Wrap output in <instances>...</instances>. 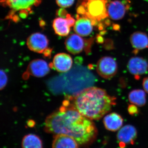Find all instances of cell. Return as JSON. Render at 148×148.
I'll return each mask as SVG.
<instances>
[{
    "label": "cell",
    "instance_id": "obj_1",
    "mask_svg": "<svg viewBox=\"0 0 148 148\" xmlns=\"http://www.w3.org/2000/svg\"><path fill=\"white\" fill-rule=\"evenodd\" d=\"M44 130L54 135L71 136L83 147L91 145L98 134V129L92 120L83 115L66 102L59 110L47 116Z\"/></svg>",
    "mask_w": 148,
    "mask_h": 148
},
{
    "label": "cell",
    "instance_id": "obj_2",
    "mask_svg": "<svg viewBox=\"0 0 148 148\" xmlns=\"http://www.w3.org/2000/svg\"><path fill=\"white\" fill-rule=\"evenodd\" d=\"M116 100L104 89L90 87L82 90L70 101H66L84 116L92 120H98L111 110L116 104Z\"/></svg>",
    "mask_w": 148,
    "mask_h": 148
},
{
    "label": "cell",
    "instance_id": "obj_3",
    "mask_svg": "<svg viewBox=\"0 0 148 148\" xmlns=\"http://www.w3.org/2000/svg\"><path fill=\"white\" fill-rule=\"evenodd\" d=\"M107 0H85L79 7L77 12L95 21H99L108 16Z\"/></svg>",
    "mask_w": 148,
    "mask_h": 148
},
{
    "label": "cell",
    "instance_id": "obj_4",
    "mask_svg": "<svg viewBox=\"0 0 148 148\" xmlns=\"http://www.w3.org/2000/svg\"><path fill=\"white\" fill-rule=\"evenodd\" d=\"M96 71L98 75L106 79H112L118 71L116 61L111 56H106L99 59L96 65Z\"/></svg>",
    "mask_w": 148,
    "mask_h": 148
},
{
    "label": "cell",
    "instance_id": "obj_5",
    "mask_svg": "<svg viewBox=\"0 0 148 148\" xmlns=\"http://www.w3.org/2000/svg\"><path fill=\"white\" fill-rule=\"evenodd\" d=\"M4 6L8 7L12 10L22 12L23 16H27L29 11L34 7L37 6L40 3L41 0H1Z\"/></svg>",
    "mask_w": 148,
    "mask_h": 148
},
{
    "label": "cell",
    "instance_id": "obj_6",
    "mask_svg": "<svg viewBox=\"0 0 148 148\" xmlns=\"http://www.w3.org/2000/svg\"><path fill=\"white\" fill-rule=\"evenodd\" d=\"M27 45L30 50L41 53L47 50L49 40L44 35L41 33H35L28 38Z\"/></svg>",
    "mask_w": 148,
    "mask_h": 148
},
{
    "label": "cell",
    "instance_id": "obj_7",
    "mask_svg": "<svg viewBox=\"0 0 148 148\" xmlns=\"http://www.w3.org/2000/svg\"><path fill=\"white\" fill-rule=\"evenodd\" d=\"M137 130L131 125L122 127L117 134L116 138L121 147H124L129 145H133L137 137Z\"/></svg>",
    "mask_w": 148,
    "mask_h": 148
},
{
    "label": "cell",
    "instance_id": "obj_8",
    "mask_svg": "<svg viewBox=\"0 0 148 148\" xmlns=\"http://www.w3.org/2000/svg\"><path fill=\"white\" fill-rule=\"evenodd\" d=\"M75 19L70 14L65 17L56 18L53 22V29L56 34L61 36H66L69 35L71 27L75 25Z\"/></svg>",
    "mask_w": 148,
    "mask_h": 148
},
{
    "label": "cell",
    "instance_id": "obj_9",
    "mask_svg": "<svg viewBox=\"0 0 148 148\" xmlns=\"http://www.w3.org/2000/svg\"><path fill=\"white\" fill-rule=\"evenodd\" d=\"M96 22L83 15L79 16L74 26V31L81 36H88L92 33L93 26Z\"/></svg>",
    "mask_w": 148,
    "mask_h": 148
},
{
    "label": "cell",
    "instance_id": "obj_10",
    "mask_svg": "<svg viewBox=\"0 0 148 148\" xmlns=\"http://www.w3.org/2000/svg\"><path fill=\"white\" fill-rule=\"evenodd\" d=\"M49 71L50 69L47 62L41 59H35L31 61L27 69L28 73L37 77L45 76Z\"/></svg>",
    "mask_w": 148,
    "mask_h": 148
},
{
    "label": "cell",
    "instance_id": "obj_11",
    "mask_svg": "<svg viewBox=\"0 0 148 148\" xmlns=\"http://www.w3.org/2000/svg\"><path fill=\"white\" fill-rule=\"evenodd\" d=\"M127 69L130 73L135 76H140L147 73L148 64L145 59L140 57H132L128 61Z\"/></svg>",
    "mask_w": 148,
    "mask_h": 148
},
{
    "label": "cell",
    "instance_id": "obj_12",
    "mask_svg": "<svg viewBox=\"0 0 148 148\" xmlns=\"http://www.w3.org/2000/svg\"><path fill=\"white\" fill-rule=\"evenodd\" d=\"M66 49L73 54H78L85 48L86 43L82 36L77 34L70 35L65 42Z\"/></svg>",
    "mask_w": 148,
    "mask_h": 148
},
{
    "label": "cell",
    "instance_id": "obj_13",
    "mask_svg": "<svg viewBox=\"0 0 148 148\" xmlns=\"http://www.w3.org/2000/svg\"><path fill=\"white\" fill-rule=\"evenodd\" d=\"M128 7L121 1L116 0L107 5L108 16L114 20H120L124 17Z\"/></svg>",
    "mask_w": 148,
    "mask_h": 148
},
{
    "label": "cell",
    "instance_id": "obj_14",
    "mask_svg": "<svg viewBox=\"0 0 148 148\" xmlns=\"http://www.w3.org/2000/svg\"><path fill=\"white\" fill-rule=\"evenodd\" d=\"M73 59L69 54L58 53L53 58V64L54 69L60 73H66L69 71L73 65Z\"/></svg>",
    "mask_w": 148,
    "mask_h": 148
},
{
    "label": "cell",
    "instance_id": "obj_15",
    "mask_svg": "<svg viewBox=\"0 0 148 148\" xmlns=\"http://www.w3.org/2000/svg\"><path fill=\"white\" fill-rule=\"evenodd\" d=\"M78 143L73 138L64 134H56L53 136L52 148H79Z\"/></svg>",
    "mask_w": 148,
    "mask_h": 148
},
{
    "label": "cell",
    "instance_id": "obj_16",
    "mask_svg": "<svg viewBox=\"0 0 148 148\" xmlns=\"http://www.w3.org/2000/svg\"><path fill=\"white\" fill-rule=\"evenodd\" d=\"M103 122L106 129L109 131L115 132L119 130L122 126L123 119L119 114L112 112L104 117Z\"/></svg>",
    "mask_w": 148,
    "mask_h": 148
},
{
    "label": "cell",
    "instance_id": "obj_17",
    "mask_svg": "<svg viewBox=\"0 0 148 148\" xmlns=\"http://www.w3.org/2000/svg\"><path fill=\"white\" fill-rule=\"evenodd\" d=\"M130 41L135 50H142L148 48V37L143 32H138L132 34Z\"/></svg>",
    "mask_w": 148,
    "mask_h": 148
},
{
    "label": "cell",
    "instance_id": "obj_18",
    "mask_svg": "<svg viewBox=\"0 0 148 148\" xmlns=\"http://www.w3.org/2000/svg\"><path fill=\"white\" fill-rule=\"evenodd\" d=\"M145 91L141 89H135L132 90L128 94V99L131 104L138 107L145 106L147 103Z\"/></svg>",
    "mask_w": 148,
    "mask_h": 148
},
{
    "label": "cell",
    "instance_id": "obj_19",
    "mask_svg": "<svg viewBox=\"0 0 148 148\" xmlns=\"http://www.w3.org/2000/svg\"><path fill=\"white\" fill-rule=\"evenodd\" d=\"M42 142L38 135L29 134L25 135L21 142L22 148H43Z\"/></svg>",
    "mask_w": 148,
    "mask_h": 148
},
{
    "label": "cell",
    "instance_id": "obj_20",
    "mask_svg": "<svg viewBox=\"0 0 148 148\" xmlns=\"http://www.w3.org/2000/svg\"><path fill=\"white\" fill-rule=\"evenodd\" d=\"M75 0H56L57 5L62 8H67L73 5Z\"/></svg>",
    "mask_w": 148,
    "mask_h": 148
},
{
    "label": "cell",
    "instance_id": "obj_21",
    "mask_svg": "<svg viewBox=\"0 0 148 148\" xmlns=\"http://www.w3.org/2000/svg\"><path fill=\"white\" fill-rule=\"evenodd\" d=\"M8 76L4 71L1 70V89L2 90L5 87L8 82Z\"/></svg>",
    "mask_w": 148,
    "mask_h": 148
},
{
    "label": "cell",
    "instance_id": "obj_22",
    "mask_svg": "<svg viewBox=\"0 0 148 148\" xmlns=\"http://www.w3.org/2000/svg\"><path fill=\"white\" fill-rule=\"evenodd\" d=\"M128 113L131 115H134L138 113V109L137 106L133 104H131L128 106Z\"/></svg>",
    "mask_w": 148,
    "mask_h": 148
},
{
    "label": "cell",
    "instance_id": "obj_23",
    "mask_svg": "<svg viewBox=\"0 0 148 148\" xmlns=\"http://www.w3.org/2000/svg\"><path fill=\"white\" fill-rule=\"evenodd\" d=\"M143 86L145 91L148 93V77L143 79Z\"/></svg>",
    "mask_w": 148,
    "mask_h": 148
}]
</instances>
